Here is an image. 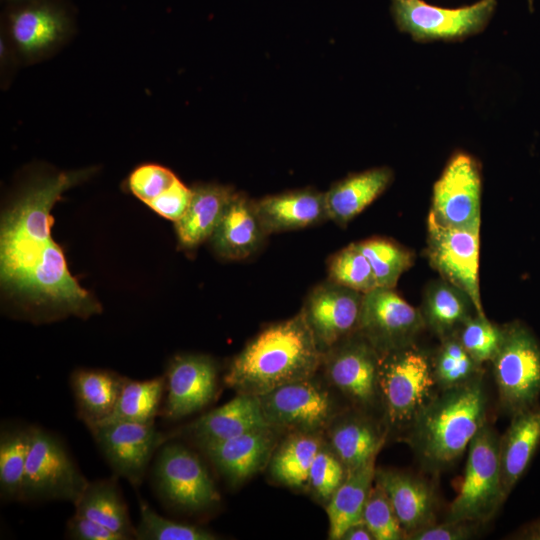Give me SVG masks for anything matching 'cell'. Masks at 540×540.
I'll return each instance as SVG.
<instances>
[{"instance_id":"ffe728a7","label":"cell","mask_w":540,"mask_h":540,"mask_svg":"<svg viewBox=\"0 0 540 540\" xmlns=\"http://www.w3.org/2000/svg\"><path fill=\"white\" fill-rule=\"evenodd\" d=\"M266 426L269 424L259 396L237 393L229 402L194 420L183 433L203 448Z\"/></svg>"},{"instance_id":"836d02e7","label":"cell","mask_w":540,"mask_h":540,"mask_svg":"<svg viewBox=\"0 0 540 540\" xmlns=\"http://www.w3.org/2000/svg\"><path fill=\"white\" fill-rule=\"evenodd\" d=\"M29 428H6L0 434V491L7 500H20L30 448Z\"/></svg>"},{"instance_id":"7c38bea8","label":"cell","mask_w":540,"mask_h":540,"mask_svg":"<svg viewBox=\"0 0 540 540\" xmlns=\"http://www.w3.org/2000/svg\"><path fill=\"white\" fill-rule=\"evenodd\" d=\"M380 353L358 331L323 353L328 382L359 409L379 402Z\"/></svg>"},{"instance_id":"74e56055","label":"cell","mask_w":540,"mask_h":540,"mask_svg":"<svg viewBox=\"0 0 540 540\" xmlns=\"http://www.w3.org/2000/svg\"><path fill=\"white\" fill-rule=\"evenodd\" d=\"M140 518L135 528V539L139 540H214L211 531L191 524L179 523L157 514L148 504L141 501Z\"/></svg>"},{"instance_id":"52a82bcc","label":"cell","mask_w":540,"mask_h":540,"mask_svg":"<svg viewBox=\"0 0 540 540\" xmlns=\"http://www.w3.org/2000/svg\"><path fill=\"white\" fill-rule=\"evenodd\" d=\"M496 5V0H479L459 8H443L424 0H391V14L397 28L416 42H453L482 32Z\"/></svg>"},{"instance_id":"30bf717a","label":"cell","mask_w":540,"mask_h":540,"mask_svg":"<svg viewBox=\"0 0 540 540\" xmlns=\"http://www.w3.org/2000/svg\"><path fill=\"white\" fill-rule=\"evenodd\" d=\"M481 189V171L476 159L465 152H456L433 185L430 213L447 227L480 229Z\"/></svg>"},{"instance_id":"f546056e","label":"cell","mask_w":540,"mask_h":540,"mask_svg":"<svg viewBox=\"0 0 540 540\" xmlns=\"http://www.w3.org/2000/svg\"><path fill=\"white\" fill-rule=\"evenodd\" d=\"M324 443L321 432H290L272 454L271 475L285 486L306 489L310 468Z\"/></svg>"},{"instance_id":"44dd1931","label":"cell","mask_w":540,"mask_h":540,"mask_svg":"<svg viewBox=\"0 0 540 540\" xmlns=\"http://www.w3.org/2000/svg\"><path fill=\"white\" fill-rule=\"evenodd\" d=\"M375 481L386 492L406 539L412 533L436 523V498L433 488L413 474L376 468Z\"/></svg>"},{"instance_id":"83f0119b","label":"cell","mask_w":540,"mask_h":540,"mask_svg":"<svg viewBox=\"0 0 540 540\" xmlns=\"http://www.w3.org/2000/svg\"><path fill=\"white\" fill-rule=\"evenodd\" d=\"M124 377L104 370L80 369L71 375L78 417L89 428L113 411Z\"/></svg>"},{"instance_id":"60d3db41","label":"cell","mask_w":540,"mask_h":540,"mask_svg":"<svg viewBox=\"0 0 540 540\" xmlns=\"http://www.w3.org/2000/svg\"><path fill=\"white\" fill-rule=\"evenodd\" d=\"M462 346L471 357L482 364L491 361L498 349L502 328L492 324L486 315L469 317L456 334Z\"/></svg>"},{"instance_id":"3957f363","label":"cell","mask_w":540,"mask_h":540,"mask_svg":"<svg viewBox=\"0 0 540 540\" xmlns=\"http://www.w3.org/2000/svg\"><path fill=\"white\" fill-rule=\"evenodd\" d=\"M439 391L406 437L423 465L431 470L454 462L487 423L488 398L481 376Z\"/></svg>"},{"instance_id":"8fae6325","label":"cell","mask_w":540,"mask_h":540,"mask_svg":"<svg viewBox=\"0 0 540 540\" xmlns=\"http://www.w3.org/2000/svg\"><path fill=\"white\" fill-rule=\"evenodd\" d=\"M259 398L269 426L279 432H323L336 415L332 395L315 376L280 386Z\"/></svg>"},{"instance_id":"e0dca14e","label":"cell","mask_w":540,"mask_h":540,"mask_svg":"<svg viewBox=\"0 0 540 540\" xmlns=\"http://www.w3.org/2000/svg\"><path fill=\"white\" fill-rule=\"evenodd\" d=\"M167 398L163 415L177 420L208 405L217 392V366L202 354L175 356L166 373Z\"/></svg>"},{"instance_id":"7bdbcfd3","label":"cell","mask_w":540,"mask_h":540,"mask_svg":"<svg viewBox=\"0 0 540 540\" xmlns=\"http://www.w3.org/2000/svg\"><path fill=\"white\" fill-rule=\"evenodd\" d=\"M191 197V188L177 178L167 190L147 205L157 214L175 223L185 214Z\"/></svg>"},{"instance_id":"f6af8a7d","label":"cell","mask_w":540,"mask_h":540,"mask_svg":"<svg viewBox=\"0 0 540 540\" xmlns=\"http://www.w3.org/2000/svg\"><path fill=\"white\" fill-rule=\"evenodd\" d=\"M66 536L75 540H124L102 524L76 513L67 521Z\"/></svg>"},{"instance_id":"f35d334b","label":"cell","mask_w":540,"mask_h":540,"mask_svg":"<svg viewBox=\"0 0 540 540\" xmlns=\"http://www.w3.org/2000/svg\"><path fill=\"white\" fill-rule=\"evenodd\" d=\"M362 521L370 530L374 540L406 539V534L386 492L375 480L365 504Z\"/></svg>"},{"instance_id":"603a6c76","label":"cell","mask_w":540,"mask_h":540,"mask_svg":"<svg viewBox=\"0 0 540 540\" xmlns=\"http://www.w3.org/2000/svg\"><path fill=\"white\" fill-rule=\"evenodd\" d=\"M266 236L254 201L235 192L210 240L220 257L242 260L255 253Z\"/></svg>"},{"instance_id":"9c48e42d","label":"cell","mask_w":540,"mask_h":540,"mask_svg":"<svg viewBox=\"0 0 540 540\" xmlns=\"http://www.w3.org/2000/svg\"><path fill=\"white\" fill-rule=\"evenodd\" d=\"M427 253L444 280L462 290L477 315L484 316L479 288L480 229L444 226L431 213L427 220Z\"/></svg>"},{"instance_id":"7a4b0ae2","label":"cell","mask_w":540,"mask_h":540,"mask_svg":"<svg viewBox=\"0 0 540 540\" xmlns=\"http://www.w3.org/2000/svg\"><path fill=\"white\" fill-rule=\"evenodd\" d=\"M322 359L323 353L300 311L255 335L230 362L224 382L237 393L261 396L314 377Z\"/></svg>"},{"instance_id":"d590c367","label":"cell","mask_w":540,"mask_h":540,"mask_svg":"<svg viewBox=\"0 0 540 540\" xmlns=\"http://www.w3.org/2000/svg\"><path fill=\"white\" fill-rule=\"evenodd\" d=\"M356 244L368 259L378 287L394 288L413 263V254L392 240L375 237Z\"/></svg>"},{"instance_id":"484cf974","label":"cell","mask_w":540,"mask_h":540,"mask_svg":"<svg viewBox=\"0 0 540 540\" xmlns=\"http://www.w3.org/2000/svg\"><path fill=\"white\" fill-rule=\"evenodd\" d=\"M393 180L389 167L371 168L348 175L325 192L329 220L345 226L379 197Z\"/></svg>"},{"instance_id":"c3c4849f","label":"cell","mask_w":540,"mask_h":540,"mask_svg":"<svg viewBox=\"0 0 540 540\" xmlns=\"http://www.w3.org/2000/svg\"><path fill=\"white\" fill-rule=\"evenodd\" d=\"M10 1L23 3V2L30 1V0H10Z\"/></svg>"},{"instance_id":"d6986e66","label":"cell","mask_w":540,"mask_h":540,"mask_svg":"<svg viewBox=\"0 0 540 540\" xmlns=\"http://www.w3.org/2000/svg\"><path fill=\"white\" fill-rule=\"evenodd\" d=\"M280 432L271 426L201 448L232 484L244 482L270 462Z\"/></svg>"},{"instance_id":"5b68a950","label":"cell","mask_w":540,"mask_h":540,"mask_svg":"<svg viewBox=\"0 0 540 540\" xmlns=\"http://www.w3.org/2000/svg\"><path fill=\"white\" fill-rule=\"evenodd\" d=\"M500 436L486 423L468 446L463 482L446 520L486 523L506 500L500 473Z\"/></svg>"},{"instance_id":"ee69618b","label":"cell","mask_w":540,"mask_h":540,"mask_svg":"<svg viewBox=\"0 0 540 540\" xmlns=\"http://www.w3.org/2000/svg\"><path fill=\"white\" fill-rule=\"evenodd\" d=\"M478 523L445 520L434 523L408 536V540H467L476 534Z\"/></svg>"},{"instance_id":"ba28073f","label":"cell","mask_w":540,"mask_h":540,"mask_svg":"<svg viewBox=\"0 0 540 540\" xmlns=\"http://www.w3.org/2000/svg\"><path fill=\"white\" fill-rule=\"evenodd\" d=\"M30 430L20 500H65L75 504L89 482L56 436L34 426Z\"/></svg>"},{"instance_id":"7dc6e473","label":"cell","mask_w":540,"mask_h":540,"mask_svg":"<svg viewBox=\"0 0 540 540\" xmlns=\"http://www.w3.org/2000/svg\"><path fill=\"white\" fill-rule=\"evenodd\" d=\"M341 540H374V538L362 521L350 526L342 535Z\"/></svg>"},{"instance_id":"b9f144b4","label":"cell","mask_w":540,"mask_h":540,"mask_svg":"<svg viewBox=\"0 0 540 540\" xmlns=\"http://www.w3.org/2000/svg\"><path fill=\"white\" fill-rule=\"evenodd\" d=\"M176 179L175 174L163 166L145 164L131 173L128 186L137 198L148 204L167 190Z\"/></svg>"},{"instance_id":"5bb4252c","label":"cell","mask_w":540,"mask_h":540,"mask_svg":"<svg viewBox=\"0 0 540 540\" xmlns=\"http://www.w3.org/2000/svg\"><path fill=\"white\" fill-rule=\"evenodd\" d=\"M101 453L118 476L138 487L158 448L170 438L154 423L106 422L89 427Z\"/></svg>"},{"instance_id":"cb8c5ba5","label":"cell","mask_w":540,"mask_h":540,"mask_svg":"<svg viewBox=\"0 0 540 540\" xmlns=\"http://www.w3.org/2000/svg\"><path fill=\"white\" fill-rule=\"evenodd\" d=\"M325 430L347 473L376 458L386 439V430L361 412L335 415Z\"/></svg>"},{"instance_id":"4fadbf2b","label":"cell","mask_w":540,"mask_h":540,"mask_svg":"<svg viewBox=\"0 0 540 540\" xmlns=\"http://www.w3.org/2000/svg\"><path fill=\"white\" fill-rule=\"evenodd\" d=\"M154 477L162 497L172 506L200 511L212 507L220 495L200 458L177 443H165L158 454Z\"/></svg>"},{"instance_id":"e575fe53","label":"cell","mask_w":540,"mask_h":540,"mask_svg":"<svg viewBox=\"0 0 540 540\" xmlns=\"http://www.w3.org/2000/svg\"><path fill=\"white\" fill-rule=\"evenodd\" d=\"M441 340L442 342L431 360L439 390L453 388L482 376L481 364L465 350L455 333L443 337Z\"/></svg>"},{"instance_id":"f1b7e54d","label":"cell","mask_w":540,"mask_h":540,"mask_svg":"<svg viewBox=\"0 0 540 540\" xmlns=\"http://www.w3.org/2000/svg\"><path fill=\"white\" fill-rule=\"evenodd\" d=\"M375 460L376 458L347 473L326 504L329 539L341 540L350 526L362 522L365 504L375 480Z\"/></svg>"},{"instance_id":"d4e9b609","label":"cell","mask_w":540,"mask_h":540,"mask_svg":"<svg viewBox=\"0 0 540 540\" xmlns=\"http://www.w3.org/2000/svg\"><path fill=\"white\" fill-rule=\"evenodd\" d=\"M540 444V403L515 413L500 437L501 483L506 498L525 474Z\"/></svg>"},{"instance_id":"ab89813d","label":"cell","mask_w":540,"mask_h":540,"mask_svg":"<svg viewBox=\"0 0 540 540\" xmlns=\"http://www.w3.org/2000/svg\"><path fill=\"white\" fill-rule=\"evenodd\" d=\"M346 476L343 463L325 442L310 468L307 489L317 501L326 505Z\"/></svg>"},{"instance_id":"1f68e13d","label":"cell","mask_w":540,"mask_h":540,"mask_svg":"<svg viewBox=\"0 0 540 540\" xmlns=\"http://www.w3.org/2000/svg\"><path fill=\"white\" fill-rule=\"evenodd\" d=\"M471 307L474 308L470 298L443 279L432 282L427 287L421 313L425 325L443 338L454 334L455 330L471 317Z\"/></svg>"},{"instance_id":"4dcf8cb0","label":"cell","mask_w":540,"mask_h":540,"mask_svg":"<svg viewBox=\"0 0 540 540\" xmlns=\"http://www.w3.org/2000/svg\"><path fill=\"white\" fill-rule=\"evenodd\" d=\"M74 505L76 514L102 524L124 540L135 539V528L115 480L89 482Z\"/></svg>"},{"instance_id":"681fc988","label":"cell","mask_w":540,"mask_h":540,"mask_svg":"<svg viewBox=\"0 0 540 540\" xmlns=\"http://www.w3.org/2000/svg\"><path fill=\"white\" fill-rule=\"evenodd\" d=\"M529 2H530V5H531V4H532V0H529Z\"/></svg>"},{"instance_id":"8992f818","label":"cell","mask_w":540,"mask_h":540,"mask_svg":"<svg viewBox=\"0 0 540 540\" xmlns=\"http://www.w3.org/2000/svg\"><path fill=\"white\" fill-rule=\"evenodd\" d=\"M501 408L512 416L538 404L540 397V344L523 324L502 327L491 359Z\"/></svg>"},{"instance_id":"4316f807","label":"cell","mask_w":540,"mask_h":540,"mask_svg":"<svg viewBox=\"0 0 540 540\" xmlns=\"http://www.w3.org/2000/svg\"><path fill=\"white\" fill-rule=\"evenodd\" d=\"M190 204L175 229L180 244L193 248L210 239L235 191L219 184H198L191 188Z\"/></svg>"},{"instance_id":"ac0fdd59","label":"cell","mask_w":540,"mask_h":540,"mask_svg":"<svg viewBox=\"0 0 540 540\" xmlns=\"http://www.w3.org/2000/svg\"><path fill=\"white\" fill-rule=\"evenodd\" d=\"M8 16V29L18 52L27 59L43 55L70 29V19L58 4L48 0L23 2Z\"/></svg>"},{"instance_id":"9a60e30c","label":"cell","mask_w":540,"mask_h":540,"mask_svg":"<svg viewBox=\"0 0 540 540\" xmlns=\"http://www.w3.org/2000/svg\"><path fill=\"white\" fill-rule=\"evenodd\" d=\"M425 326L422 313L394 288L377 287L363 295L358 332L380 354L413 344Z\"/></svg>"},{"instance_id":"277c9868","label":"cell","mask_w":540,"mask_h":540,"mask_svg":"<svg viewBox=\"0 0 540 540\" xmlns=\"http://www.w3.org/2000/svg\"><path fill=\"white\" fill-rule=\"evenodd\" d=\"M436 389L431 360L413 344L380 354L379 402L387 429L408 432Z\"/></svg>"},{"instance_id":"2e32d148","label":"cell","mask_w":540,"mask_h":540,"mask_svg":"<svg viewBox=\"0 0 540 540\" xmlns=\"http://www.w3.org/2000/svg\"><path fill=\"white\" fill-rule=\"evenodd\" d=\"M363 295L329 279L309 292L301 312L322 353L358 331Z\"/></svg>"},{"instance_id":"8d00e7d4","label":"cell","mask_w":540,"mask_h":540,"mask_svg":"<svg viewBox=\"0 0 540 540\" xmlns=\"http://www.w3.org/2000/svg\"><path fill=\"white\" fill-rule=\"evenodd\" d=\"M327 269L330 281L362 294L378 287L372 267L356 242L333 254Z\"/></svg>"},{"instance_id":"d6a6232c","label":"cell","mask_w":540,"mask_h":540,"mask_svg":"<svg viewBox=\"0 0 540 540\" xmlns=\"http://www.w3.org/2000/svg\"><path fill=\"white\" fill-rule=\"evenodd\" d=\"M165 384L166 382L163 377L144 381H135L124 377L123 385L112 413L100 423L118 421L154 423V419L159 411Z\"/></svg>"},{"instance_id":"bcb514c9","label":"cell","mask_w":540,"mask_h":540,"mask_svg":"<svg viewBox=\"0 0 540 540\" xmlns=\"http://www.w3.org/2000/svg\"><path fill=\"white\" fill-rule=\"evenodd\" d=\"M506 539L511 540H540V517L525 523L510 535Z\"/></svg>"},{"instance_id":"7402d4cb","label":"cell","mask_w":540,"mask_h":540,"mask_svg":"<svg viewBox=\"0 0 540 540\" xmlns=\"http://www.w3.org/2000/svg\"><path fill=\"white\" fill-rule=\"evenodd\" d=\"M254 205L267 235L329 220L325 193L312 188L269 195L254 201Z\"/></svg>"},{"instance_id":"6da1fadb","label":"cell","mask_w":540,"mask_h":540,"mask_svg":"<svg viewBox=\"0 0 540 540\" xmlns=\"http://www.w3.org/2000/svg\"><path fill=\"white\" fill-rule=\"evenodd\" d=\"M91 170L61 172L28 185L5 211L0 232V277L5 290L35 306L88 317L100 305L71 275L51 236V210Z\"/></svg>"}]
</instances>
